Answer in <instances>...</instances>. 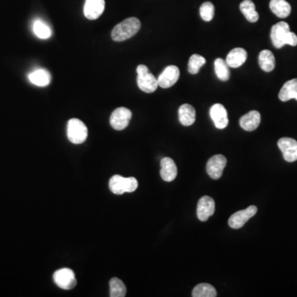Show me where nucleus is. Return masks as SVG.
I'll return each mask as SVG.
<instances>
[{"label":"nucleus","mask_w":297,"mask_h":297,"mask_svg":"<svg viewBox=\"0 0 297 297\" xmlns=\"http://www.w3.org/2000/svg\"><path fill=\"white\" fill-rule=\"evenodd\" d=\"M271 39L276 48H282L285 45L297 46V36L290 31V27L286 22H280L272 26L271 31Z\"/></svg>","instance_id":"nucleus-1"},{"label":"nucleus","mask_w":297,"mask_h":297,"mask_svg":"<svg viewBox=\"0 0 297 297\" xmlns=\"http://www.w3.org/2000/svg\"><path fill=\"white\" fill-rule=\"evenodd\" d=\"M141 29L138 18H129L118 24L112 31V38L115 41H124L135 36Z\"/></svg>","instance_id":"nucleus-2"},{"label":"nucleus","mask_w":297,"mask_h":297,"mask_svg":"<svg viewBox=\"0 0 297 297\" xmlns=\"http://www.w3.org/2000/svg\"><path fill=\"white\" fill-rule=\"evenodd\" d=\"M138 187V181L135 178H123L114 175L109 181V188L114 194L121 195L125 192H133Z\"/></svg>","instance_id":"nucleus-3"},{"label":"nucleus","mask_w":297,"mask_h":297,"mask_svg":"<svg viewBox=\"0 0 297 297\" xmlns=\"http://www.w3.org/2000/svg\"><path fill=\"white\" fill-rule=\"evenodd\" d=\"M137 72V85L140 89L147 93L154 92L159 86L158 80L154 75L148 71V67L140 64L136 68Z\"/></svg>","instance_id":"nucleus-4"},{"label":"nucleus","mask_w":297,"mask_h":297,"mask_svg":"<svg viewBox=\"0 0 297 297\" xmlns=\"http://www.w3.org/2000/svg\"><path fill=\"white\" fill-rule=\"evenodd\" d=\"M67 136L71 143L75 145L84 143L87 140V126L80 119H70L67 125Z\"/></svg>","instance_id":"nucleus-5"},{"label":"nucleus","mask_w":297,"mask_h":297,"mask_svg":"<svg viewBox=\"0 0 297 297\" xmlns=\"http://www.w3.org/2000/svg\"><path fill=\"white\" fill-rule=\"evenodd\" d=\"M53 279L55 283L62 289L71 290L77 284L74 271L67 267L56 271L53 274Z\"/></svg>","instance_id":"nucleus-6"},{"label":"nucleus","mask_w":297,"mask_h":297,"mask_svg":"<svg viewBox=\"0 0 297 297\" xmlns=\"http://www.w3.org/2000/svg\"><path fill=\"white\" fill-rule=\"evenodd\" d=\"M132 118L131 111L126 108H118L113 111L110 118V124L117 131H122L128 126Z\"/></svg>","instance_id":"nucleus-7"},{"label":"nucleus","mask_w":297,"mask_h":297,"mask_svg":"<svg viewBox=\"0 0 297 297\" xmlns=\"http://www.w3.org/2000/svg\"><path fill=\"white\" fill-rule=\"evenodd\" d=\"M258 208L255 206H250L245 210H238L231 215L229 219V226L232 229H240L244 226L246 222L256 215Z\"/></svg>","instance_id":"nucleus-8"},{"label":"nucleus","mask_w":297,"mask_h":297,"mask_svg":"<svg viewBox=\"0 0 297 297\" xmlns=\"http://www.w3.org/2000/svg\"><path fill=\"white\" fill-rule=\"evenodd\" d=\"M226 158L222 154H216L211 157L207 164V172L208 175L212 179L217 180L220 178L222 176L224 169L226 168Z\"/></svg>","instance_id":"nucleus-9"},{"label":"nucleus","mask_w":297,"mask_h":297,"mask_svg":"<svg viewBox=\"0 0 297 297\" xmlns=\"http://www.w3.org/2000/svg\"><path fill=\"white\" fill-rule=\"evenodd\" d=\"M180 70L175 65H169L164 69L157 79L159 86L163 89H169L177 83L179 79Z\"/></svg>","instance_id":"nucleus-10"},{"label":"nucleus","mask_w":297,"mask_h":297,"mask_svg":"<svg viewBox=\"0 0 297 297\" xmlns=\"http://www.w3.org/2000/svg\"><path fill=\"white\" fill-rule=\"evenodd\" d=\"M285 160L287 162L297 161V141L294 139L284 137L280 139L277 142Z\"/></svg>","instance_id":"nucleus-11"},{"label":"nucleus","mask_w":297,"mask_h":297,"mask_svg":"<svg viewBox=\"0 0 297 297\" xmlns=\"http://www.w3.org/2000/svg\"><path fill=\"white\" fill-rule=\"evenodd\" d=\"M215 209V201L213 200V198L204 196L197 203V218L201 221H207L214 214Z\"/></svg>","instance_id":"nucleus-12"},{"label":"nucleus","mask_w":297,"mask_h":297,"mask_svg":"<svg viewBox=\"0 0 297 297\" xmlns=\"http://www.w3.org/2000/svg\"><path fill=\"white\" fill-rule=\"evenodd\" d=\"M210 118L217 129H225L229 124L228 114L226 108L220 104L216 103L210 108Z\"/></svg>","instance_id":"nucleus-13"},{"label":"nucleus","mask_w":297,"mask_h":297,"mask_svg":"<svg viewBox=\"0 0 297 297\" xmlns=\"http://www.w3.org/2000/svg\"><path fill=\"white\" fill-rule=\"evenodd\" d=\"M105 0H85L84 13L88 19L95 20L103 14Z\"/></svg>","instance_id":"nucleus-14"},{"label":"nucleus","mask_w":297,"mask_h":297,"mask_svg":"<svg viewBox=\"0 0 297 297\" xmlns=\"http://www.w3.org/2000/svg\"><path fill=\"white\" fill-rule=\"evenodd\" d=\"M160 175L165 182H172L176 178L178 175V169L175 161L169 157H165L162 159Z\"/></svg>","instance_id":"nucleus-15"},{"label":"nucleus","mask_w":297,"mask_h":297,"mask_svg":"<svg viewBox=\"0 0 297 297\" xmlns=\"http://www.w3.org/2000/svg\"><path fill=\"white\" fill-rule=\"evenodd\" d=\"M260 121V113L258 111H251L240 118L239 125L244 131H253L259 127Z\"/></svg>","instance_id":"nucleus-16"},{"label":"nucleus","mask_w":297,"mask_h":297,"mask_svg":"<svg viewBox=\"0 0 297 297\" xmlns=\"http://www.w3.org/2000/svg\"><path fill=\"white\" fill-rule=\"evenodd\" d=\"M246 59H247V52L244 49L237 47L229 52L226 61L229 67L238 68L242 64H244Z\"/></svg>","instance_id":"nucleus-17"},{"label":"nucleus","mask_w":297,"mask_h":297,"mask_svg":"<svg viewBox=\"0 0 297 297\" xmlns=\"http://www.w3.org/2000/svg\"><path fill=\"white\" fill-rule=\"evenodd\" d=\"M278 97L282 102H287L293 98L297 100V79L285 83L280 90Z\"/></svg>","instance_id":"nucleus-18"},{"label":"nucleus","mask_w":297,"mask_h":297,"mask_svg":"<svg viewBox=\"0 0 297 297\" xmlns=\"http://www.w3.org/2000/svg\"><path fill=\"white\" fill-rule=\"evenodd\" d=\"M180 122L185 126H192L196 120V111L192 106L183 104L178 109Z\"/></svg>","instance_id":"nucleus-19"},{"label":"nucleus","mask_w":297,"mask_h":297,"mask_svg":"<svg viewBox=\"0 0 297 297\" xmlns=\"http://www.w3.org/2000/svg\"><path fill=\"white\" fill-rule=\"evenodd\" d=\"M270 9L278 18H287L292 12V7L286 0H271Z\"/></svg>","instance_id":"nucleus-20"},{"label":"nucleus","mask_w":297,"mask_h":297,"mask_svg":"<svg viewBox=\"0 0 297 297\" xmlns=\"http://www.w3.org/2000/svg\"><path fill=\"white\" fill-rule=\"evenodd\" d=\"M29 78L31 84L39 87H46L52 80L50 73L43 69H36L29 74Z\"/></svg>","instance_id":"nucleus-21"},{"label":"nucleus","mask_w":297,"mask_h":297,"mask_svg":"<svg viewBox=\"0 0 297 297\" xmlns=\"http://www.w3.org/2000/svg\"><path fill=\"white\" fill-rule=\"evenodd\" d=\"M239 8L246 19L250 23H256L259 20V13L255 9V4L251 0H243L239 5Z\"/></svg>","instance_id":"nucleus-22"},{"label":"nucleus","mask_w":297,"mask_h":297,"mask_svg":"<svg viewBox=\"0 0 297 297\" xmlns=\"http://www.w3.org/2000/svg\"><path fill=\"white\" fill-rule=\"evenodd\" d=\"M259 65L265 72H271L274 69L276 60L272 52L268 50L262 51L259 57Z\"/></svg>","instance_id":"nucleus-23"},{"label":"nucleus","mask_w":297,"mask_h":297,"mask_svg":"<svg viewBox=\"0 0 297 297\" xmlns=\"http://www.w3.org/2000/svg\"><path fill=\"white\" fill-rule=\"evenodd\" d=\"M192 296L193 297H215L217 292L211 285L201 283L194 287Z\"/></svg>","instance_id":"nucleus-24"},{"label":"nucleus","mask_w":297,"mask_h":297,"mask_svg":"<svg viewBox=\"0 0 297 297\" xmlns=\"http://www.w3.org/2000/svg\"><path fill=\"white\" fill-rule=\"evenodd\" d=\"M228 64L221 58L215 60V72L216 76L221 81H227L230 79L231 73Z\"/></svg>","instance_id":"nucleus-25"},{"label":"nucleus","mask_w":297,"mask_h":297,"mask_svg":"<svg viewBox=\"0 0 297 297\" xmlns=\"http://www.w3.org/2000/svg\"><path fill=\"white\" fill-rule=\"evenodd\" d=\"M111 297H124L126 295V287L122 281L113 277L109 282Z\"/></svg>","instance_id":"nucleus-26"},{"label":"nucleus","mask_w":297,"mask_h":297,"mask_svg":"<svg viewBox=\"0 0 297 297\" xmlns=\"http://www.w3.org/2000/svg\"><path fill=\"white\" fill-rule=\"evenodd\" d=\"M33 31L36 36L41 39H47L52 36V30L50 27L47 23L40 19L34 21Z\"/></svg>","instance_id":"nucleus-27"},{"label":"nucleus","mask_w":297,"mask_h":297,"mask_svg":"<svg viewBox=\"0 0 297 297\" xmlns=\"http://www.w3.org/2000/svg\"><path fill=\"white\" fill-rule=\"evenodd\" d=\"M206 64V59L200 55L194 54L190 57L188 61V72L191 74H197L201 67Z\"/></svg>","instance_id":"nucleus-28"},{"label":"nucleus","mask_w":297,"mask_h":297,"mask_svg":"<svg viewBox=\"0 0 297 297\" xmlns=\"http://www.w3.org/2000/svg\"><path fill=\"white\" fill-rule=\"evenodd\" d=\"M215 14V7L210 2H205L200 8V15L203 20L210 22L212 20Z\"/></svg>","instance_id":"nucleus-29"}]
</instances>
